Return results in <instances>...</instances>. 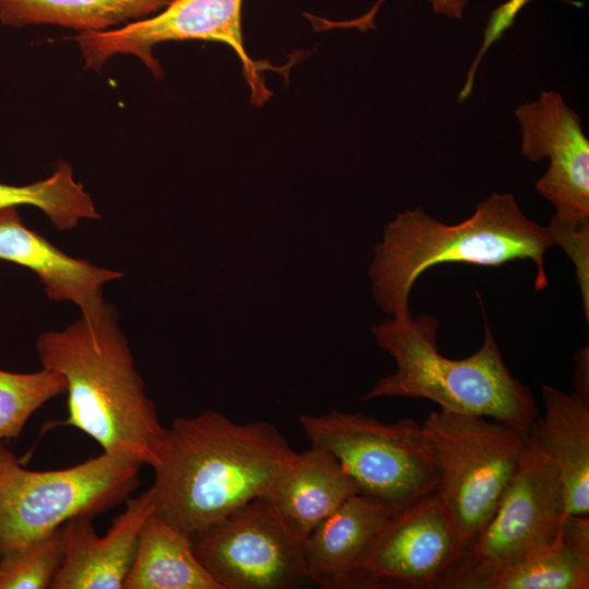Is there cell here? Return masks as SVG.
I'll return each mask as SVG.
<instances>
[{
  "label": "cell",
  "instance_id": "obj_21",
  "mask_svg": "<svg viewBox=\"0 0 589 589\" xmlns=\"http://www.w3.org/2000/svg\"><path fill=\"white\" fill-rule=\"evenodd\" d=\"M29 205L40 209L59 230H70L84 219H99L89 193L61 160L48 178L26 184L0 183V209Z\"/></svg>",
  "mask_w": 589,
  "mask_h": 589
},
{
  "label": "cell",
  "instance_id": "obj_24",
  "mask_svg": "<svg viewBox=\"0 0 589 589\" xmlns=\"http://www.w3.org/2000/svg\"><path fill=\"white\" fill-rule=\"evenodd\" d=\"M554 244L562 247L573 261L581 293L584 313L589 318V224L563 225L551 220L548 227Z\"/></svg>",
  "mask_w": 589,
  "mask_h": 589
},
{
  "label": "cell",
  "instance_id": "obj_14",
  "mask_svg": "<svg viewBox=\"0 0 589 589\" xmlns=\"http://www.w3.org/2000/svg\"><path fill=\"white\" fill-rule=\"evenodd\" d=\"M395 513L361 493L347 498L304 539L308 579L324 588H358L365 561Z\"/></svg>",
  "mask_w": 589,
  "mask_h": 589
},
{
  "label": "cell",
  "instance_id": "obj_5",
  "mask_svg": "<svg viewBox=\"0 0 589 589\" xmlns=\"http://www.w3.org/2000/svg\"><path fill=\"white\" fill-rule=\"evenodd\" d=\"M143 465L104 453L75 466L29 470L0 443V558L21 552L79 516L125 502Z\"/></svg>",
  "mask_w": 589,
  "mask_h": 589
},
{
  "label": "cell",
  "instance_id": "obj_9",
  "mask_svg": "<svg viewBox=\"0 0 589 589\" xmlns=\"http://www.w3.org/2000/svg\"><path fill=\"white\" fill-rule=\"evenodd\" d=\"M566 516L560 472L528 436L519 464L473 543L456 588H473L484 575L551 544L560 536Z\"/></svg>",
  "mask_w": 589,
  "mask_h": 589
},
{
  "label": "cell",
  "instance_id": "obj_11",
  "mask_svg": "<svg viewBox=\"0 0 589 589\" xmlns=\"http://www.w3.org/2000/svg\"><path fill=\"white\" fill-rule=\"evenodd\" d=\"M469 558L470 549L432 492L387 520L358 588H454Z\"/></svg>",
  "mask_w": 589,
  "mask_h": 589
},
{
  "label": "cell",
  "instance_id": "obj_8",
  "mask_svg": "<svg viewBox=\"0 0 589 589\" xmlns=\"http://www.w3.org/2000/svg\"><path fill=\"white\" fill-rule=\"evenodd\" d=\"M196 557L220 589H283L308 579L304 538L260 496L192 534Z\"/></svg>",
  "mask_w": 589,
  "mask_h": 589
},
{
  "label": "cell",
  "instance_id": "obj_7",
  "mask_svg": "<svg viewBox=\"0 0 589 589\" xmlns=\"http://www.w3.org/2000/svg\"><path fill=\"white\" fill-rule=\"evenodd\" d=\"M299 421L311 445L329 449L361 494L399 512L435 491L437 473L414 420L383 423L362 413L332 410L303 414Z\"/></svg>",
  "mask_w": 589,
  "mask_h": 589
},
{
  "label": "cell",
  "instance_id": "obj_25",
  "mask_svg": "<svg viewBox=\"0 0 589 589\" xmlns=\"http://www.w3.org/2000/svg\"><path fill=\"white\" fill-rule=\"evenodd\" d=\"M575 393L589 401V350L588 347L581 349L575 356L574 369Z\"/></svg>",
  "mask_w": 589,
  "mask_h": 589
},
{
  "label": "cell",
  "instance_id": "obj_15",
  "mask_svg": "<svg viewBox=\"0 0 589 589\" xmlns=\"http://www.w3.org/2000/svg\"><path fill=\"white\" fill-rule=\"evenodd\" d=\"M0 260L31 269L49 299L74 303L81 312L104 301V286L123 276L65 254L27 228L15 207L0 209Z\"/></svg>",
  "mask_w": 589,
  "mask_h": 589
},
{
  "label": "cell",
  "instance_id": "obj_10",
  "mask_svg": "<svg viewBox=\"0 0 589 589\" xmlns=\"http://www.w3.org/2000/svg\"><path fill=\"white\" fill-rule=\"evenodd\" d=\"M242 0H171L158 13L105 32L80 33L73 36L79 44L86 69L100 71L116 55L139 58L156 76H163L153 48L168 41L207 40L231 48L242 63L251 91V101H266L271 92L261 77L265 65L248 55L242 35Z\"/></svg>",
  "mask_w": 589,
  "mask_h": 589
},
{
  "label": "cell",
  "instance_id": "obj_13",
  "mask_svg": "<svg viewBox=\"0 0 589 589\" xmlns=\"http://www.w3.org/2000/svg\"><path fill=\"white\" fill-rule=\"evenodd\" d=\"M106 534L99 537L91 516H79L61 527L63 560L52 589H122L132 565L140 532L154 513L151 488L130 496Z\"/></svg>",
  "mask_w": 589,
  "mask_h": 589
},
{
  "label": "cell",
  "instance_id": "obj_4",
  "mask_svg": "<svg viewBox=\"0 0 589 589\" xmlns=\"http://www.w3.org/2000/svg\"><path fill=\"white\" fill-rule=\"evenodd\" d=\"M482 312L484 340L464 359L438 352V321L431 315L385 320L372 327L376 342L395 359L397 370L380 380L361 399H428L441 410L490 418L528 434L539 414L534 397L504 363Z\"/></svg>",
  "mask_w": 589,
  "mask_h": 589
},
{
  "label": "cell",
  "instance_id": "obj_3",
  "mask_svg": "<svg viewBox=\"0 0 589 589\" xmlns=\"http://www.w3.org/2000/svg\"><path fill=\"white\" fill-rule=\"evenodd\" d=\"M552 245L548 227L528 218L508 193H493L456 225L443 224L421 206L406 209L385 226L383 241L374 248L369 271L373 297L395 320H407L412 286L432 266H501L518 260L534 263V289L541 291L549 285L544 254Z\"/></svg>",
  "mask_w": 589,
  "mask_h": 589
},
{
  "label": "cell",
  "instance_id": "obj_22",
  "mask_svg": "<svg viewBox=\"0 0 589 589\" xmlns=\"http://www.w3.org/2000/svg\"><path fill=\"white\" fill-rule=\"evenodd\" d=\"M65 393L63 376L41 368L32 373L0 370V443L17 437L31 416Z\"/></svg>",
  "mask_w": 589,
  "mask_h": 589
},
{
  "label": "cell",
  "instance_id": "obj_18",
  "mask_svg": "<svg viewBox=\"0 0 589 589\" xmlns=\"http://www.w3.org/2000/svg\"><path fill=\"white\" fill-rule=\"evenodd\" d=\"M589 588V516L568 515L554 542L481 577L472 589Z\"/></svg>",
  "mask_w": 589,
  "mask_h": 589
},
{
  "label": "cell",
  "instance_id": "obj_2",
  "mask_svg": "<svg viewBox=\"0 0 589 589\" xmlns=\"http://www.w3.org/2000/svg\"><path fill=\"white\" fill-rule=\"evenodd\" d=\"M36 351L41 366L65 381L68 417L56 425L81 430L104 453L158 464L167 428L135 369L115 305L104 300L63 329L40 334Z\"/></svg>",
  "mask_w": 589,
  "mask_h": 589
},
{
  "label": "cell",
  "instance_id": "obj_20",
  "mask_svg": "<svg viewBox=\"0 0 589 589\" xmlns=\"http://www.w3.org/2000/svg\"><path fill=\"white\" fill-rule=\"evenodd\" d=\"M171 0H0L10 27L53 25L80 33L105 32L149 17Z\"/></svg>",
  "mask_w": 589,
  "mask_h": 589
},
{
  "label": "cell",
  "instance_id": "obj_6",
  "mask_svg": "<svg viewBox=\"0 0 589 589\" xmlns=\"http://www.w3.org/2000/svg\"><path fill=\"white\" fill-rule=\"evenodd\" d=\"M421 428L437 473L434 492L471 551L519 464L528 434L485 417L441 409Z\"/></svg>",
  "mask_w": 589,
  "mask_h": 589
},
{
  "label": "cell",
  "instance_id": "obj_23",
  "mask_svg": "<svg viewBox=\"0 0 589 589\" xmlns=\"http://www.w3.org/2000/svg\"><path fill=\"white\" fill-rule=\"evenodd\" d=\"M63 560L61 528L38 543L0 558V589H46Z\"/></svg>",
  "mask_w": 589,
  "mask_h": 589
},
{
  "label": "cell",
  "instance_id": "obj_1",
  "mask_svg": "<svg viewBox=\"0 0 589 589\" xmlns=\"http://www.w3.org/2000/svg\"><path fill=\"white\" fill-rule=\"evenodd\" d=\"M297 454L267 421L237 423L214 410L177 418L153 467L154 514L195 534L269 496Z\"/></svg>",
  "mask_w": 589,
  "mask_h": 589
},
{
  "label": "cell",
  "instance_id": "obj_19",
  "mask_svg": "<svg viewBox=\"0 0 589 589\" xmlns=\"http://www.w3.org/2000/svg\"><path fill=\"white\" fill-rule=\"evenodd\" d=\"M124 589H220L195 555L190 534L154 513L145 521Z\"/></svg>",
  "mask_w": 589,
  "mask_h": 589
},
{
  "label": "cell",
  "instance_id": "obj_12",
  "mask_svg": "<svg viewBox=\"0 0 589 589\" xmlns=\"http://www.w3.org/2000/svg\"><path fill=\"white\" fill-rule=\"evenodd\" d=\"M515 115L521 129V154L531 161L549 157L546 172L536 189L563 225L589 224V141L579 116L555 92L520 105Z\"/></svg>",
  "mask_w": 589,
  "mask_h": 589
},
{
  "label": "cell",
  "instance_id": "obj_16",
  "mask_svg": "<svg viewBox=\"0 0 589 589\" xmlns=\"http://www.w3.org/2000/svg\"><path fill=\"white\" fill-rule=\"evenodd\" d=\"M541 393L544 413L534 419L528 436L556 466L566 513L589 516V401L550 385H542Z\"/></svg>",
  "mask_w": 589,
  "mask_h": 589
},
{
  "label": "cell",
  "instance_id": "obj_17",
  "mask_svg": "<svg viewBox=\"0 0 589 589\" xmlns=\"http://www.w3.org/2000/svg\"><path fill=\"white\" fill-rule=\"evenodd\" d=\"M356 493L357 483L334 454L311 445L297 454L268 497L285 522L305 539Z\"/></svg>",
  "mask_w": 589,
  "mask_h": 589
},
{
  "label": "cell",
  "instance_id": "obj_26",
  "mask_svg": "<svg viewBox=\"0 0 589 589\" xmlns=\"http://www.w3.org/2000/svg\"><path fill=\"white\" fill-rule=\"evenodd\" d=\"M438 14L460 19L468 0H429Z\"/></svg>",
  "mask_w": 589,
  "mask_h": 589
}]
</instances>
